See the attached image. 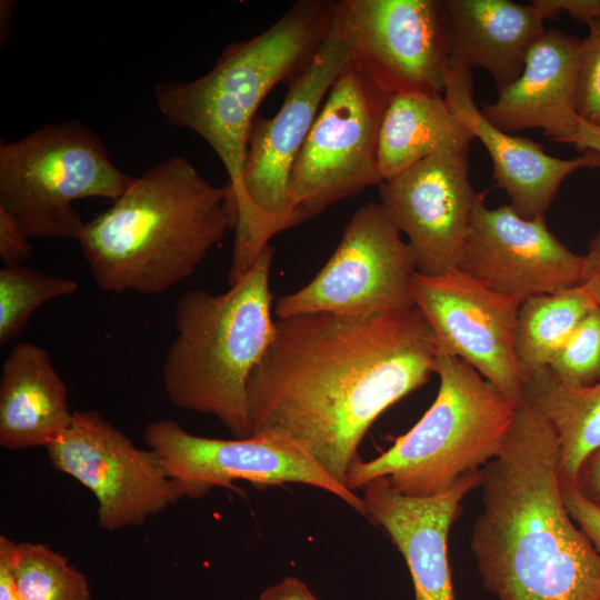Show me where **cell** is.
Instances as JSON below:
<instances>
[{
  "mask_svg": "<svg viewBox=\"0 0 600 600\" xmlns=\"http://www.w3.org/2000/svg\"><path fill=\"white\" fill-rule=\"evenodd\" d=\"M234 224L229 184L213 186L176 156L133 177L78 241L102 291L157 294L191 277Z\"/></svg>",
  "mask_w": 600,
  "mask_h": 600,
  "instance_id": "3957f363",
  "label": "cell"
},
{
  "mask_svg": "<svg viewBox=\"0 0 600 600\" xmlns=\"http://www.w3.org/2000/svg\"><path fill=\"white\" fill-rule=\"evenodd\" d=\"M579 284H582L589 291L600 310V229L591 239L586 254L582 256Z\"/></svg>",
  "mask_w": 600,
  "mask_h": 600,
  "instance_id": "4dcf8cb0",
  "label": "cell"
},
{
  "mask_svg": "<svg viewBox=\"0 0 600 600\" xmlns=\"http://www.w3.org/2000/svg\"><path fill=\"white\" fill-rule=\"evenodd\" d=\"M560 381L584 386L600 380V310L577 326L548 366Z\"/></svg>",
  "mask_w": 600,
  "mask_h": 600,
  "instance_id": "4316f807",
  "label": "cell"
},
{
  "mask_svg": "<svg viewBox=\"0 0 600 600\" xmlns=\"http://www.w3.org/2000/svg\"><path fill=\"white\" fill-rule=\"evenodd\" d=\"M349 61L343 6L339 0L329 33L304 69L291 80L279 111L271 118L256 117L252 123L229 282L248 272L276 234L293 227L288 200L292 167L330 88Z\"/></svg>",
  "mask_w": 600,
  "mask_h": 600,
  "instance_id": "52a82bcc",
  "label": "cell"
},
{
  "mask_svg": "<svg viewBox=\"0 0 600 600\" xmlns=\"http://www.w3.org/2000/svg\"><path fill=\"white\" fill-rule=\"evenodd\" d=\"M577 488L584 497L600 507V450L582 470Z\"/></svg>",
  "mask_w": 600,
  "mask_h": 600,
  "instance_id": "d590c367",
  "label": "cell"
},
{
  "mask_svg": "<svg viewBox=\"0 0 600 600\" xmlns=\"http://www.w3.org/2000/svg\"><path fill=\"white\" fill-rule=\"evenodd\" d=\"M581 40L558 29L546 31L530 47L520 76L483 103L484 117L499 129L513 133L541 129L556 142L571 132L576 113Z\"/></svg>",
  "mask_w": 600,
  "mask_h": 600,
  "instance_id": "d6986e66",
  "label": "cell"
},
{
  "mask_svg": "<svg viewBox=\"0 0 600 600\" xmlns=\"http://www.w3.org/2000/svg\"><path fill=\"white\" fill-rule=\"evenodd\" d=\"M79 289L71 279H63L27 266L0 270V344H8L26 329L33 312L53 299L71 296Z\"/></svg>",
  "mask_w": 600,
  "mask_h": 600,
  "instance_id": "484cf974",
  "label": "cell"
},
{
  "mask_svg": "<svg viewBox=\"0 0 600 600\" xmlns=\"http://www.w3.org/2000/svg\"><path fill=\"white\" fill-rule=\"evenodd\" d=\"M478 192L459 269L519 301L579 284L582 256L549 230L544 217L526 219L511 204L488 208Z\"/></svg>",
  "mask_w": 600,
  "mask_h": 600,
  "instance_id": "2e32d148",
  "label": "cell"
},
{
  "mask_svg": "<svg viewBox=\"0 0 600 600\" xmlns=\"http://www.w3.org/2000/svg\"><path fill=\"white\" fill-rule=\"evenodd\" d=\"M443 98L456 117L481 141L493 164L496 186L526 219L544 217L562 181L580 169L600 168V153L586 151L572 159L544 152L541 144L508 133L489 121L473 99L471 70L450 59Z\"/></svg>",
  "mask_w": 600,
  "mask_h": 600,
  "instance_id": "ac0fdd59",
  "label": "cell"
},
{
  "mask_svg": "<svg viewBox=\"0 0 600 600\" xmlns=\"http://www.w3.org/2000/svg\"><path fill=\"white\" fill-rule=\"evenodd\" d=\"M410 289L441 351L471 366L514 406L523 400L513 351L521 301L459 268L438 276L414 272Z\"/></svg>",
  "mask_w": 600,
  "mask_h": 600,
  "instance_id": "5bb4252c",
  "label": "cell"
},
{
  "mask_svg": "<svg viewBox=\"0 0 600 600\" xmlns=\"http://www.w3.org/2000/svg\"><path fill=\"white\" fill-rule=\"evenodd\" d=\"M596 308L582 284L522 301L513 333L520 378L548 368L577 326Z\"/></svg>",
  "mask_w": 600,
  "mask_h": 600,
  "instance_id": "cb8c5ba5",
  "label": "cell"
},
{
  "mask_svg": "<svg viewBox=\"0 0 600 600\" xmlns=\"http://www.w3.org/2000/svg\"><path fill=\"white\" fill-rule=\"evenodd\" d=\"M350 61L389 94H443L442 0H342Z\"/></svg>",
  "mask_w": 600,
  "mask_h": 600,
  "instance_id": "4fadbf2b",
  "label": "cell"
},
{
  "mask_svg": "<svg viewBox=\"0 0 600 600\" xmlns=\"http://www.w3.org/2000/svg\"><path fill=\"white\" fill-rule=\"evenodd\" d=\"M390 97L348 62L292 167L288 187L292 226L382 182L378 137Z\"/></svg>",
  "mask_w": 600,
  "mask_h": 600,
  "instance_id": "9c48e42d",
  "label": "cell"
},
{
  "mask_svg": "<svg viewBox=\"0 0 600 600\" xmlns=\"http://www.w3.org/2000/svg\"><path fill=\"white\" fill-rule=\"evenodd\" d=\"M269 244L249 271L220 294L194 289L174 307L177 334L162 367V383L179 408L216 417L236 438L251 436L248 380L276 332Z\"/></svg>",
  "mask_w": 600,
  "mask_h": 600,
  "instance_id": "5b68a950",
  "label": "cell"
},
{
  "mask_svg": "<svg viewBox=\"0 0 600 600\" xmlns=\"http://www.w3.org/2000/svg\"><path fill=\"white\" fill-rule=\"evenodd\" d=\"M449 58L468 69H483L498 92L522 72L530 47L549 19L541 0H442Z\"/></svg>",
  "mask_w": 600,
  "mask_h": 600,
  "instance_id": "ffe728a7",
  "label": "cell"
},
{
  "mask_svg": "<svg viewBox=\"0 0 600 600\" xmlns=\"http://www.w3.org/2000/svg\"><path fill=\"white\" fill-rule=\"evenodd\" d=\"M481 483L479 470L430 497L402 494L386 478L374 479L362 488L367 517L384 529L403 556L416 600H456L448 536L462 511L461 501Z\"/></svg>",
  "mask_w": 600,
  "mask_h": 600,
  "instance_id": "e0dca14e",
  "label": "cell"
},
{
  "mask_svg": "<svg viewBox=\"0 0 600 600\" xmlns=\"http://www.w3.org/2000/svg\"><path fill=\"white\" fill-rule=\"evenodd\" d=\"M258 600H318L308 586L297 577H286L267 588Z\"/></svg>",
  "mask_w": 600,
  "mask_h": 600,
  "instance_id": "d6a6232c",
  "label": "cell"
},
{
  "mask_svg": "<svg viewBox=\"0 0 600 600\" xmlns=\"http://www.w3.org/2000/svg\"><path fill=\"white\" fill-rule=\"evenodd\" d=\"M14 541L0 536V600H19L10 570Z\"/></svg>",
  "mask_w": 600,
  "mask_h": 600,
  "instance_id": "e575fe53",
  "label": "cell"
},
{
  "mask_svg": "<svg viewBox=\"0 0 600 600\" xmlns=\"http://www.w3.org/2000/svg\"><path fill=\"white\" fill-rule=\"evenodd\" d=\"M414 272L409 243L382 206L369 202L353 213L316 277L276 301L274 314L373 316L408 309L414 307L410 289Z\"/></svg>",
  "mask_w": 600,
  "mask_h": 600,
  "instance_id": "30bf717a",
  "label": "cell"
},
{
  "mask_svg": "<svg viewBox=\"0 0 600 600\" xmlns=\"http://www.w3.org/2000/svg\"><path fill=\"white\" fill-rule=\"evenodd\" d=\"M473 139L471 131L450 110L443 94H392L378 137V169L382 182L432 156H468Z\"/></svg>",
  "mask_w": 600,
  "mask_h": 600,
  "instance_id": "7402d4cb",
  "label": "cell"
},
{
  "mask_svg": "<svg viewBox=\"0 0 600 600\" xmlns=\"http://www.w3.org/2000/svg\"><path fill=\"white\" fill-rule=\"evenodd\" d=\"M562 143L572 144L580 151H594L600 153V127L592 126L579 119L571 132Z\"/></svg>",
  "mask_w": 600,
  "mask_h": 600,
  "instance_id": "836d02e7",
  "label": "cell"
},
{
  "mask_svg": "<svg viewBox=\"0 0 600 600\" xmlns=\"http://www.w3.org/2000/svg\"><path fill=\"white\" fill-rule=\"evenodd\" d=\"M588 27L580 48L576 113L582 121L600 127V19Z\"/></svg>",
  "mask_w": 600,
  "mask_h": 600,
  "instance_id": "83f0119b",
  "label": "cell"
},
{
  "mask_svg": "<svg viewBox=\"0 0 600 600\" xmlns=\"http://www.w3.org/2000/svg\"><path fill=\"white\" fill-rule=\"evenodd\" d=\"M554 429L524 399L482 469L471 550L499 600H600V554L568 514Z\"/></svg>",
  "mask_w": 600,
  "mask_h": 600,
  "instance_id": "7a4b0ae2",
  "label": "cell"
},
{
  "mask_svg": "<svg viewBox=\"0 0 600 600\" xmlns=\"http://www.w3.org/2000/svg\"><path fill=\"white\" fill-rule=\"evenodd\" d=\"M548 8L550 19L566 11L572 19L589 24L600 19V0H542Z\"/></svg>",
  "mask_w": 600,
  "mask_h": 600,
  "instance_id": "1f68e13d",
  "label": "cell"
},
{
  "mask_svg": "<svg viewBox=\"0 0 600 600\" xmlns=\"http://www.w3.org/2000/svg\"><path fill=\"white\" fill-rule=\"evenodd\" d=\"M10 570L19 600H91L87 578L40 542H14Z\"/></svg>",
  "mask_w": 600,
  "mask_h": 600,
  "instance_id": "d4e9b609",
  "label": "cell"
},
{
  "mask_svg": "<svg viewBox=\"0 0 600 600\" xmlns=\"http://www.w3.org/2000/svg\"><path fill=\"white\" fill-rule=\"evenodd\" d=\"M16 1L1 0L0 1V42L3 44L10 34V24L12 20V12Z\"/></svg>",
  "mask_w": 600,
  "mask_h": 600,
  "instance_id": "8d00e7d4",
  "label": "cell"
},
{
  "mask_svg": "<svg viewBox=\"0 0 600 600\" xmlns=\"http://www.w3.org/2000/svg\"><path fill=\"white\" fill-rule=\"evenodd\" d=\"M336 7L331 0L297 1L261 33L228 46L206 74L154 88L166 121L194 131L222 162L236 217L243 206L242 174L256 112L271 89L309 63L330 31Z\"/></svg>",
  "mask_w": 600,
  "mask_h": 600,
  "instance_id": "277c9868",
  "label": "cell"
},
{
  "mask_svg": "<svg viewBox=\"0 0 600 600\" xmlns=\"http://www.w3.org/2000/svg\"><path fill=\"white\" fill-rule=\"evenodd\" d=\"M23 229L0 208V257L6 267L22 266L31 256L32 248Z\"/></svg>",
  "mask_w": 600,
  "mask_h": 600,
  "instance_id": "f546056e",
  "label": "cell"
},
{
  "mask_svg": "<svg viewBox=\"0 0 600 600\" xmlns=\"http://www.w3.org/2000/svg\"><path fill=\"white\" fill-rule=\"evenodd\" d=\"M440 351L416 306L278 318L247 384L251 436L293 443L346 486L372 423L429 380Z\"/></svg>",
  "mask_w": 600,
  "mask_h": 600,
  "instance_id": "6da1fadb",
  "label": "cell"
},
{
  "mask_svg": "<svg viewBox=\"0 0 600 600\" xmlns=\"http://www.w3.org/2000/svg\"><path fill=\"white\" fill-rule=\"evenodd\" d=\"M132 180L111 161L102 139L76 120L46 123L0 146V208L29 239L78 240L86 222L73 202L114 201Z\"/></svg>",
  "mask_w": 600,
  "mask_h": 600,
  "instance_id": "ba28073f",
  "label": "cell"
},
{
  "mask_svg": "<svg viewBox=\"0 0 600 600\" xmlns=\"http://www.w3.org/2000/svg\"><path fill=\"white\" fill-rule=\"evenodd\" d=\"M523 399L554 429L560 447V483L576 484L600 450V380L568 384L548 368L521 376Z\"/></svg>",
  "mask_w": 600,
  "mask_h": 600,
  "instance_id": "603a6c76",
  "label": "cell"
},
{
  "mask_svg": "<svg viewBox=\"0 0 600 600\" xmlns=\"http://www.w3.org/2000/svg\"><path fill=\"white\" fill-rule=\"evenodd\" d=\"M560 488L568 514L600 554V507L584 497L576 484L560 483Z\"/></svg>",
  "mask_w": 600,
  "mask_h": 600,
  "instance_id": "f1b7e54d",
  "label": "cell"
},
{
  "mask_svg": "<svg viewBox=\"0 0 600 600\" xmlns=\"http://www.w3.org/2000/svg\"><path fill=\"white\" fill-rule=\"evenodd\" d=\"M434 373L440 386L431 407L387 451L351 464L346 479L350 490L386 478L402 494L430 497L500 453L516 406L471 366L444 351Z\"/></svg>",
  "mask_w": 600,
  "mask_h": 600,
  "instance_id": "8992f818",
  "label": "cell"
},
{
  "mask_svg": "<svg viewBox=\"0 0 600 600\" xmlns=\"http://www.w3.org/2000/svg\"><path fill=\"white\" fill-rule=\"evenodd\" d=\"M51 466L98 501V524L114 531L143 524L184 498L182 486L151 449H140L97 411H76L47 448Z\"/></svg>",
  "mask_w": 600,
  "mask_h": 600,
  "instance_id": "8fae6325",
  "label": "cell"
},
{
  "mask_svg": "<svg viewBox=\"0 0 600 600\" xmlns=\"http://www.w3.org/2000/svg\"><path fill=\"white\" fill-rule=\"evenodd\" d=\"M378 187L379 203L408 237L417 272L458 269L478 193L469 181L468 156H432Z\"/></svg>",
  "mask_w": 600,
  "mask_h": 600,
  "instance_id": "9a60e30c",
  "label": "cell"
},
{
  "mask_svg": "<svg viewBox=\"0 0 600 600\" xmlns=\"http://www.w3.org/2000/svg\"><path fill=\"white\" fill-rule=\"evenodd\" d=\"M69 391L50 352L18 342L7 356L0 378V446L8 450L47 448L69 427Z\"/></svg>",
  "mask_w": 600,
  "mask_h": 600,
  "instance_id": "44dd1931",
  "label": "cell"
},
{
  "mask_svg": "<svg viewBox=\"0 0 600 600\" xmlns=\"http://www.w3.org/2000/svg\"><path fill=\"white\" fill-rule=\"evenodd\" d=\"M143 439L188 498H201L213 488L236 489L233 481L238 480L262 487L300 483L330 492L361 516H367L362 497L286 440L259 434L236 439L207 438L188 432L172 420L149 423Z\"/></svg>",
  "mask_w": 600,
  "mask_h": 600,
  "instance_id": "7c38bea8",
  "label": "cell"
}]
</instances>
